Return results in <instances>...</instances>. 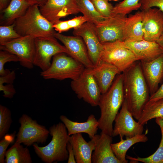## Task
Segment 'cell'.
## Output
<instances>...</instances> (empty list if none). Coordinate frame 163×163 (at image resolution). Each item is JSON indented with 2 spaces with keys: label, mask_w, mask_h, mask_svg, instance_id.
Instances as JSON below:
<instances>
[{
  "label": "cell",
  "mask_w": 163,
  "mask_h": 163,
  "mask_svg": "<svg viewBox=\"0 0 163 163\" xmlns=\"http://www.w3.org/2000/svg\"><path fill=\"white\" fill-rule=\"evenodd\" d=\"M137 61L123 74L124 99L129 110L138 120L150 94L140 62Z\"/></svg>",
  "instance_id": "6da1fadb"
},
{
  "label": "cell",
  "mask_w": 163,
  "mask_h": 163,
  "mask_svg": "<svg viewBox=\"0 0 163 163\" xmlns=\"http://www.w3.org/2000/svg\"><path fill=\"white\" fill-rule=\"evenodd\" d=\"M123 78V73L117 75L108 90L101 94L98 105L101 112L98 128L112 136L113 122L124 100Z\"/></svg>",
  "instance_id": "7a4b0ae2"
},
{
  "label": "cell",
  "mask_w": 163,
  "mask_h": 163,
  "mask_svg": "<svg viewBox=\"0 0 163 163\" xmlns=\"http://www.w3.org/2000/svg\"><path fill=\"white\" fill-rule=\"evenodd\" d=\"M52 136L47 145L39 146L35 143L32 146L35 153L41 160L46 163L61 162L68 160V152L67 146L70 136L62 122L54 124L49 128Z\"/></svg>",
  "instance_id": "3957f363"
},
{
  "label": "cell",
  "mask_w": 163,
  "mask_h": 163,
  "mask_svg": "<svg viewBox=\"0 0 163 163\" xmlns=\"http://www.w3.org/2000/svg\"><path fill=\"white\" fill-rule=\"evenodd\" d=\"M14 23V29L21 36H31L35 38L55 37L56 32L53 24L41 14L38 4L30 6Z\"/></svg>",
  "instance_id": "277c9868"
},
{
  "label": "cell",
  "mask_w": 163,
  "mask_h": 163,
  "mask_svg": "<svg viewBox=\"0 0 163 163\" xmlns=\"http://www.w3.org/2000/svg\"><path fill=\"white\" fill-rule=\"evenodd\" d=\"M64 53L53 56L50 66L42 71L40 75L45 79L62 80L66 79L72 80L78 78L85 67L82 63Z\"/></svg>",
  "instance_id": "5b68a950"
},
{
  "label": "cell",
  "mask_w": 163,
  "mask_h": 163,
  "mask_svg": "<svg viewBox=\"0 0 163 163\" xmlns=\"http://www.w3.org/2000/svg\"><path fill=\"white\" fill-rule=\"evenodd\" d=\"M102 43L101 60L114 66L120 72H124L138 61L133 53L125 46L121 41Z\"/></svg>",
  "instance_id": "8992f818"
},
{
  "label": "cell",
  "mask_w": 163,
  "mask_h": 163,
  "mask_svg": "<svg viewBox=\"0 0 163 163\" xmlns=\"http://www.w3.org/2000/svg\"><path fill=\"white\" fill-rule=\"evenodd\" d=\"M20 124L16 135L15 142L23 144L27 147L35 143H45L50 134L49 129L43 125L39 124L26 114H23L19 118Z\"/></svg>",
  "instance_id": "52a82bcc"
},
{
  "label": "cell",
  "mask_w": 163,
  "mask_h": 163,
  "mask_svg": "<svg viewBox=\"0 0 163 163\" xmlns=\"http://www.w3.org/2000/svg\"><path fill=\"white\" fill-rule=\"evenodd\" d=\"M70 85L79 99L92 107L98 106L101 93L91 69L85 68L78 78L72 81Z\"/></svg>",
  "instance_id": "ba28073f"
},
{
  "label": "cell",
  "mask_w": 163,
  "mask_h": 163,
  "mask_svg": "<svg viewBox=\"0 0 163 163\" xmlns=\"http://www.w3.org/2000/svg\"><path fill=\"white\" fill-rule=\"evenodd\" d=\"M62 53L69 54L66 48L59 43L55 37L35 38L34 64L42 71L50 66L52 57Z\"/></svg>",
  "instance_id": "9c48e42d"
},
{
  "label": "cell",
  "mask_w": 163,
  "mask_h": 163,
  "mask_svg": "<svg viewBox=\"0 0 163 163\" xmlns=\"http://www.w3.org/2000/svg\"><path fill=\"white\" fill-rule=\"evenodd\" d=\"M0 49L18 56L21 65L32 69L35 50V37L31 36H21L6 42L0 43Z\"/></svg>",
  "instance_id": "30bf717a"
},
{
  "label": "cell",
  "mask_w": 163,
  "mask_h": 163,
  "mask_svg": "<svg viewBox=\"0 0 163 163\" xmlns=\"http://www.w3.org/2000/svg\"><path fill=\"white\" fill-rule=\"evenodd\" d=\"M129 110L126 102L125 99L114 120L115 124L112 134V137L119 136L120 139L124 136L131 138L142 134L143 126L135 121Z\"/></svg>",
  "instance_id": "8fae6325"
},
{
  "label": "cell",
  "mask_w": 163,
  "mask_h": 163,
  "mask_svg": "<svg viewBox=\"0 0 163 163\" xmlns=\"http://www.w3.org/2000/svg\"><path fill=\"white\" fill-rule=\"evenodd\" d=\"M126 15L112 13L110 16L95 25L101 43L122 41L123 26Z\"/></svg>",
  "instance_id": "7c38bea8"
},
{
  "label": "cell",
  "mask_w": 163,
  "mask_h": 163,
  "mask_svg": "<svg viewBox=\"0 0 163 163\" xmlns=\"http://www.w3.org/2000/svg\"><path fill=\"white\" fill-rule=\"evenodd\" d=\"M39 7L42 15L53 25L62 18L80 12L75 0H47Z\"/></svg>",
  "instance_id": "4fadbf2b"
},
{
  "label": "cell",
  "mask_w": 163,
  "mask_h": 163,
  "mask_svg": "<svg viewBox=\"0 0 163 163\" xmlns=\"http://www.w3.org/2000/svg\"><path fill=\"white\" fill-rule=\"evenodd\" d=\"M73 33L84 40L89 57L94 66L101 61L100 56L102 44L99 41L94 24L86 22L81 26L74 29Z\"/></svg>",
  "instance_id": "5bb4252c"
},
{
  "label": "cell",
  "mask_w": 163,
  "mask_h": 163,
  "mask_svg": "<svg viewBox=\"0 0 163 163\" xmlns=\"http://www.w3.org/2000/svg\"><path fill=\"white\" fill-rule=\"evenodd\" d=\"M142 11L143 40L156 42L163 33V12L152 8Z\"/></svg>",
  "instance_id": "9a60e30c"
},
{
  "label": "cell",
  "mask_w": 163,
  "mask_h": 163,
  "mask_svg": "<svg viewBox=\"0 0 163 163\" xmlns=\"http://www.w3.org/2000/svg\"><path fill=\"white\" fill-rule=\"evenodd\" d=\"M55 37L60 41L67 50L70 56L83 64L85 68H93L94 66L88 55L86 45L80 37L67 36L56 33Z\"/></svg>",
  "instance_id": "2e32d148"
},
{
  "label": "cell",
  "mask_w": 163,
  "mask_h": 163,
  "mask_svg": "<svg viewBox=\"0 0 163 163\" xmlns=\"http://www.w3.org/2000/svg\"><path fill=\"white\" fill-rule=\"evenodd\" d=\"M112 137L101 132L100 134H96L92 138L95 142V148L92 155V163H121L112 150Z\"/></svg>",
  "instance_id": "e0dca14e"
},
{
  "label": "cell",
  "mask_w": 163,
  "mask_h": 163,
  "mask_svg": "<svg viewBox=\"0 0 163 163\" xmlns=\"http://www.w3.org/2000/svg\"><path fill=\"white\" fill-rule=\"evenodd\" d=\"M122 42L125 46L133 53L138 61H151L163 54L160 46L155 42L144 40Z\"/></svg>",
  "instance_id": "ac0fdd59"
},
{
  "label": "cell",
  "mask_w": 163,
  "mask_h": 163,
  "mask_svg": "<svg viewBox=\"0 0 163 163\" xmlns=\"http://www.w3.org/2000/svg\"><path fill=\"white\" fill-rule=\"evenodd\" d=\"M140 62L150 96L157 90L163 80V54L151 61Z\"/></svg>",
  "instance_id": "d6986e66"
},
{
  "label": "cell",
  "mask_w": 163,
  "mask_h": 163,
  "mask_svg": "<svg viewBox=\"0 0 163 163\" xmlns=\"http://www.w3.org/2000/svg\"><path fill=\"white\" fill-rule=\"evenodd\" d=\"M91 70L101 94L108 90L116 75L121 73L114 66L102 60Z\"/></svg>",
  "instance_id": "ffe728a7"
},
{
  "label": "cell",
  "mask_w": 163,
  "mask_h": 163,
  "mask_svg": "<svg viewBox=\"0 0 163 163\" xmlns=\"http://www.w3.org/2000/svg\"><path fill=\"white\" fill-rule=\"evenodd\" d=\"M69 142L72 148L77 163H92V152L95 148L93 139L87 142L82 133H78L70 136Z\"/></svg>",
  "instance_id": "44dd1931"
},
{
  "label": "cell",
  "mask_w": 163,
  "mask_h": 163,
  "mask_svg": "<svg viewBox=\"0 0 163 163\" xmlns=\"http://www.w3.org/2000/svg\"><path fill=\"white\" fill-rule=\"evenodd\" d=\"M59 119L65 125L69 136L85 133L88 134L91 139L96 134L99 129L98 120L92 114L90 115L86 121L83 122L73 121L63 115H61Z\"/></svg>",
  "instance_id": "7402d4cb"
},
{
  "label": "cell",
  "mask_w": 163,
  "mask_h": 163,
  "mask_svg": "<svg viewBox=\"0 0 163 163\" xmlns=\"http://www.w3.org/2000/svg\"><path fill=\"white\" fill-rule=\"evenodd\" d=\"M142 11L129 15L126 19L123 29L122 41L143 40Z\"/></svg>",
  "instance_id": "603a6c76"
},
{
  "label": "cell",
  "mask_w": 163,
  "mask_h": 163,
  "mask_svg": "<svg viewBox=\"0 0 163 163\" xmlns=\"http://www.w3.org/2000/svg\"><path fill=\"white\" fill-rule=\"evenodd\" d=\"M37 3L31 0H11L8 6L0 11V25L7 26L13 23L22 16L31 5Z\"/></svg>",
  "instance_id": "cb8c5ba5"
},
{
  "label": "cell",
  "mask_w": 163,
  "mask_h": 163,
  "mask_svg": "<svg viewBox=\"0 0 163 163\" xmlns=\"http://www.w3.org/2000/svg\"><path fill=\"white\" fill-rule=\"evenodd\" d=\"M148 139L146 134H142L131 138H126V139H121L119 142L112 143L111 147L115 156L121 163H127L128 162L126 159V156L129 149L136 143L145 142Z\"/></svg>",
  "instance_id": "d4e9b609"
},
{
  "label": "cell",
  "mask_w": 163,
  "mask_h": 163,
  "mask_svg": "<svg viewBox=\"0 0 163 163\" xmlns=\"http://www.w3.org/2000/svg\"><path fill=\"white\" fill-rule=\"evenodd\" d=\"M156 118L163 119V98L149 100L144 106L138 121L143 126L149 120Z\"/></svg>",
  "instance_id": "484cf974"
},
{
  "label": "cell",
  "mask_w": 163,
  "mask_h": 163,
  "mask_svg": "<svg viewBox=\"0 0 163 163\" xmlns=\"http://www.w3.org/2000/svg\"><path fill=\"white\" fill-rule=\"evenodd\" d=\"M21 144L15 142L7 150L5 158L6 163H31L32 162L30 151Z\"/></svg>",
  "instance_id": "4316f807"
},
{
  "label": "cell",
  "mask_w": 163,
  "mask_h": 163,
  "mask_svg": "<svg viewBox=\"0 0 163 163\" xmlns=\"http://www.w3.org/2000/svg\"><path fill=\"white\" fill-rule=\"evenodd\" d=\"M80 12L87 19L88 21L96 24L106 18L96 10L90 0H75Z\"/></svg>",
  "instance_id": "83f0119b"
},
{
  "label": "cell",
  "mask_w": 163,
  "mask_h": 163,
  "mask_svg": "<svg viewBox=\"0 0 163 163\" xmlns=\"http://www.w3.org/2000/svg\"><path fill=\"white\" fill-rule=\"evenodd\" d=\"M155 122L160 126L161 133V139L157 149L153 154L147 157H138L135 158L127 155V158L132 161L144 163H163V119L156 118Z\"/></svg>",
  "instance_id": "f1b7e54d"
},
{
  "label": "cell",
  "mask_w": 163,
  "mask_h": 163,
  "mask_svg": "<svg viewBox=\"0 0 163 163\" xmlns=\"http://www.w3.org/2000/svg\"><path fill=\"white\" fill-rule=\"evenodd\" d=\"M87 19L83 15L76 17L73 19L66 21H60L53 25L55 30L61 33L71 28L75 29L79 27L87 22Z\"/></svg>",
  "instance_id": "f546056e"
},
{
  "label": "cell",
  "mask_w": 163,
  "mask_h": 163,
  "mask_svg": "<svg viewBox=\"0 0 163 163\" xmlns=\"http://www.w3.org/2000/svg\"><path fill=\"white\" fill-rule=\"evenodd\" d=\"M15 75L14 71H13L5 76H0V83L7 84L0 85V91H3L4 97L11 98L16 93V91L12 84L15 78Z\"/></svg>",
  "instance_id": "4dcf8cb0"
},
{
  "label": "cell",
  "mask_w": 163,
  "mask_h": 163,
  "mask_svg": "<svg viewBox=\"0 0 163 163\" xmlns=\"http://www.w3.org/2000/svg\"><path fill=\"white\" fill-rule=\"evenodd\" d=\"M12 122L10 110L7 107L0 105V139L7 134Z\"/></svg>",
  "instance_id": "1f68e13d"
},
{
  "label": "cell",
  "mask_w": 163,
  "mask_h": 163,
  "mask_svg": "<svg viewBox=\"0 0 163 163\" xmlns=\"http://www.w3.org/2000/svg\"><path fill=\"white\" fill-rule=\"evenodd\" d=\"M139 0H124L114 6L112 13L126 15L134 10L140 9Z\"/></svg>",
  "instance_id": "d6a6232c"
},
{
  "label": "cell",
  "mask_w": 163,
  "mask_h": 163,
  "mask_svg": "<svg viewBox=\"0 0 163 163\" xmlns=\"http://www.w3.org/2000/svg\"><path fill=\"white\" fill-rule=\"evenodd\" d=\"M14 23L0 26V43L6 42L21 37L14 29Z\"/></svg>",
  "instance_id": "836d02e7"
},
{
  "label": "cell",
  "mask_w": 163,
  "mask_h": 163,
  "mask_svg": "<svg viewBox=\"0 0 163 163\" xmlns=\"http://www.w3.org/2000/svg\"><path fill=\"white\" fill-rule=\"evenodd\" d=\"M97 11L107 18L111 15L114 6L107 0H90Z\"/></svg>",
  "instance_id": "e575fe53"
},
{
  "label": "cell",
  "mask_w": 163,
  "mask_h": 163,
  "mask_svg": "<svg viewBox=\"0 0 163 163\" xmlns=\"http://www.w3.org/2000/svg\"><path fill=\"white\" fill-rule=\"evenodd\" d=\"M20 59L17 55L8 51L1 50L0 51V75L4 76L8 75L11 71L4 68L5 63L11 61H19Z\"/></svg>",
  "instance_id": "d590c367"
},
{
  "label": "cell",
  "mask_w": 163,
  "mask_h": 163,
  "mask_svg": "<svg viewBox=\"0 0 163 163\" xmlns=\"http://www.w3.org/2000/svg\"><path fill=\"white\" fill-rule=\"evenodd\" d=\"M14 133L6 134L0 141V163L5 162V155L9 145L14 141L15 136Z\"/></svg>",
  "instance_id": "8d00e7d4"
},
{
  "label": "cell",
  "mask_w": 163,
  "mask_h": 163,
  "mask_svg": "<svg viewBox=\"0 0 163 163\" xmlns=\"http://www.w3.org/2000/svg\"><path fill=\"white\" fill-rule=\"evenodd\" d=\"M139 2L141 10L156 7L163 12V0H139Z\"/></svg>",
  "instance_id": "74e56055"
},
{
  "label": "cell",
  "mask_w": 163,
  "mask_h": 163,
  "mask_svg": "<svg viewBox=\"0 0 163 163\" xmlns=\"http://www.w3.org/2000/svg\"><path fill=\"white\" fill-rule=\"evenodd\" d=\"M67 148L68 152V158L67 160V163H76L72 148L69 142L67 144Z\"/></svg>",
  "instance_id": "f35d334b"
},
{
  "label": "cell",
  "mask_w": 163,
  "mask_h": 163,
  "mask_svg": "<svg viewBox=\"0 0 163 163\" xmlns=\"http://www.w3.org/2000/svg\"><path fill=\"white\" fill-rule=\"evenodd\" d=\"M163 98V83L157 90L150 96L149 100H155Z\"/></svg>",
  "instance_id": "ab89813d"
},
{
  "label": "cell",
  "mask_w": 163,
  "mask_h": 163,
  "mask_svg": "<svg viewBox=\"0 0 163 163\" xmlns=\"http://www.w3.org/2000/svg\"><path fill=\"white\" fill-rule=\"evenodd\" d=\"M11 0H0V11H2L8 5Z\"/></svg>",
  "instance_id": "60d3db41"
},
{
  "label": "cell",
  "mask_w": 163,
  "mask_h": 163,
  "mask_svg": "<svg viewBox=\"0 0 163 163\" xmlns=\"http://www.w3.org/2000/svg\"><path fill=\"white\" fill-rule=\"evenodd\" d=\"M156 42L160 46L163 53V33Z\"/></svg>",
  "instance_id": "b9f144b4"
},
{
  "label": "cell",
  "mask_w": 163,
  "mask_h": 163,
  "mask_svg": "<svg viewBox=\"0 0 163 163\" xmlns=\"http://www.w3.org/2000/svg\"><path fill=\"white\" fill-rule=\"evenodd\" d=\"M36 2L39 6L44 4L47 0H31Z\"/></svg>",
  "instance_id": "7bdbcfd3"
},
{
  "label": "cell",
  "mask_w": 163,
  "mask_h": 163,
  "mask_svg": "<svg viewBox=\"0 0 163 163\" xmlns=\"http://www.w3.org/2000/svg\"><path fill=\"white\" fill-rule=\"evenodd\" d=\"M108 1H117L120 0H107Z\"/></svg>",
  "instance_id": "ee69618b"
}]
</instances>
